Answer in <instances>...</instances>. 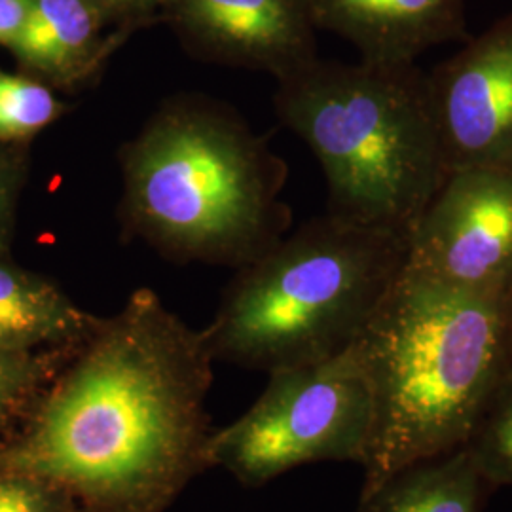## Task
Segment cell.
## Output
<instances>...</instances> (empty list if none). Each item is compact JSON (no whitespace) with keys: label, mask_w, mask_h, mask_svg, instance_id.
<instances>
[{"label":"cell","mask_w":512,"mask_h":512,"mask_svg":"<svg viewBox=\"0 0 512 512\" xmlns=\"http://www.w3.org/2000/svg\"><path fill=\"white\" fill-rule=\"evenodd\" d=\"M65 112L67 105L44 82L0 69V143L27 141Z\"/></svg>","instance_id":"15"},{"label":"cell","mask_w":512,"mask_h":512,"mask_svg":"<svg viewBox=\"0 0 512 512\" xmlns=\"http://www.w3.org/2000/svg\"><path fill=\"white\" fill-rule=\"evenodd\" d=\"M21 179V165L18 160L0 148V239L6 236L8 224L12 219L14 200Z\"/></svg>","instance_id":"18"},{"label":"cell","mask_w":512,"mask_h":512,"mask_svg":"<svg viewBox=\"0 0 512 512\" xmlns=\"http://www.w3.org/2000/svg\"><path fill=\"white\" fill-rule=\"evenodd\" d=\"M351 351L372 403L363 494L410 463L465 446L512 372V298L404 268Z\"/></svg>","instance_id":"2"},{"label":"cell","mask_w":512,"mask_h":512,"mask_svg":"<svg viewBox=\"0 0 512 512\" xmlns=\"http://www.w3.org/2000/svg\"><path fill=\"white\" fill-rule=\"evenodd\" d=\"M107 25L88 0H31L8 48L57 88H84L114 50L103 33Z\"/></svg>","instance_id":"11"},{"label":"cell","mask_w":512,"mask_h":512,"mask_svg":"<svg viewBox=\"0 0 512 512\" xmlns=\"http://www.w3.org/2000/svg\"><path fill=\"white\" fill-rule=\"evenodd\" d=\"M274 105L323 167L338 219L408 238L452 171L416 63L317 57L277 80Z\"/></svg>","instance_id":"4"},{"label":"cell","mask_w":512,"mask_h":512,"mask_svg":"<svg viewBox=\"0 0 512 512\" xmlns=\"http://www.w3.org/2000/svg\"><path fill=\"white\" fill-rule=\"evenodd\" d=\"M99 319L76 306L54 281L0 258V351L76 348Z\"/></svg>","instance_id":"12"},{"label":"cell","mask_w":512,"mask_h":512,"mask_svg":"<svg viewBox=\"0 0 512 512\" xmlns=\"http://www.w3.org/2000/svg\"><path fill=\"white\" fill-rule=\"evenodd\" d=\"M31 0H0V44L10 46L12 40L18 37Z\"/></svg>","instance_id":"20"},{"label":"cell","mask_w":512,"mask_h":512,"mask_svg":"<svg viewBox=\"0 0 512 512\" xmlns=\"http://www.w3.org/2000/svg\"><path fill=\"white\" fill-rule=\"evenodd\" d=\"M427 78L450 169L512 171V14L467 40Z\"/></svg>","instance_id":"8"},{"label":"cell","mask_w":512,"mask_h":512,"mask_svg":"<svg viewBox=\"0 0 512 512\" xmlns=\"http://www.w3.org/2000/svg\"><path fill=\"white\" fill-rule=\"evenodd\" d=\"M315 29L351 42L372 63H416L467 31V0H306Z\"/></svg>","instance_id":"10"},{"label":"cell","mask_w":512,"mask_h":512,"mask_svg":"<svg viewBox=\"0 0 512 512\" xmlns=\"http://www.w3.org/2000/svg\"><path fill=\"white\" fill-rule=\"evenodd\" d=\"M213 365L203 330L141 287L59 366L0 471L54 484L78 512H164L211 469Z\"/></svg>","instance_id":"1"},{"label":"cell","mask_w":512,"mask_h":512,"mask_svg":"<svg viewBox=\"0 0 512 512\" xmlns=\"http://www.w3.org/2000/svg\"><path fill=\"white\" fill-rule=\"evenodd\" d=\"M268 376L256 403L228 427L213 431L211 469L220 467L243 486L256 488L306 463H363L372 403L351 348Z\"/></svg>","instance_id":"6"},{"label":"cell","mask_w":512,"mask_h":512,"mask_svg":"<svg viewBox=\"0 0 512 512\" xmlns=\"http://www.w3.org/2000/svg\"><path fill=\"white\" fill-rule=\"evenodd\" d=\"M412 274L512 298V171L452 169L406 239Z\"/></svg>","instance_id":"7"},{"label":"cell","mask_w":512,"mask_h":512,"mask_svg":"<svg viewBox=\"0 0 512 512\" xmlns=\"http://www.w3.org/2000/svg\"><path fill=\"white\" fill-rule=\"evenodd\" d=\"M120 219L173 262L243 268L287 236V165L228 105L167 99L120 150Z\"/></svg>","instance_id":"3"},{"label":"cell","mask_w":512,"mask_h":512,"mask_svg":"<svg viewBox=\"0 0 512 512\" xmlns=\"http://www.w3.org/2000/svg\"><path fill=\"white\" fill-rule=\"evenodd\" d=\"M465 446L494 488L512 486V372L484 408Z\"/></svg>","instance_id":"16"},{"label":"cell","mask_w":512,"mask_h":512,"mask_svg":"<svg viewBox=\"0 0 512 512\" xmlns=\"http://www.w3.org/2000/svg\"><path fill=\"white\" fill-rule=\"evenodd\" d=\"M0 512H78L73 499L37 476L0 471Z\"/></svg>","instance_id":"17"},{"label":"cell","mask_w":512,"mask_h":512,"mask_svg":"<svg viewBox=\"0 0 512 512\" xmlns=\"http://www.w3.org/2000/svg\"><path fill=\"white\" fill-rule=\"evenodd\" d=\"M165 12L188 52L211 63L281 80L319 57L306 0H167Z\"/></svg>","instance_id":"9"},{"label":"cell","mask_w":512,"mask_h":512,"mask_svg":"<svg viewBox=\"0 0 512 512\" xmlns=\"http://www.w3.org/2000/svg\"><path fill=\"white\" fill-rule=\"evenodd\" d=\"M495 488L467 446L410 463L363 492L357 512H482Z\"/></svg>","instance_id":"13"},{"label":"cell","mask_w":512,"mask_h":512,"mask_svg":"<svg viewBox=\"0 0 512 512\" xmlns=\"http://www.w3.org/2000/svg\"><path fill=\"white\" fill-rule=\"evenodd\" d=\"M406 239L330 213L302 224L236 270L203 329L215 363L270 374L344 353L403 272Z\"/></svg>","instance_id":"5"},{"label":"cell","mask_w":512,"mask_h":512,"mask_svg":"<svg viewBox=\"0 0 512 512\" xmlns=\"http://www.w3.org/2000/svg\"><path fill=\"white\" fill-rule=\"evenodd\" d=\"M107 23L143 18L156 8H165L167 0H88Z\"/></svg>","instance_id":"19"},{"label":"cell","mask_w":512,"mask_h":512,"mask_svg":"<svg viewBox=\"0 0 512 512\" xmlns=\"http://www.w3.org/2000/svg\"><path fill=\"white\" fill-rule=\"evenodd\" d=\"M73 349L35 353L0 351V444L18 431L37 403L38 395L50 384Z\"/></svg>","instance_id":"14"}]
</instances>
